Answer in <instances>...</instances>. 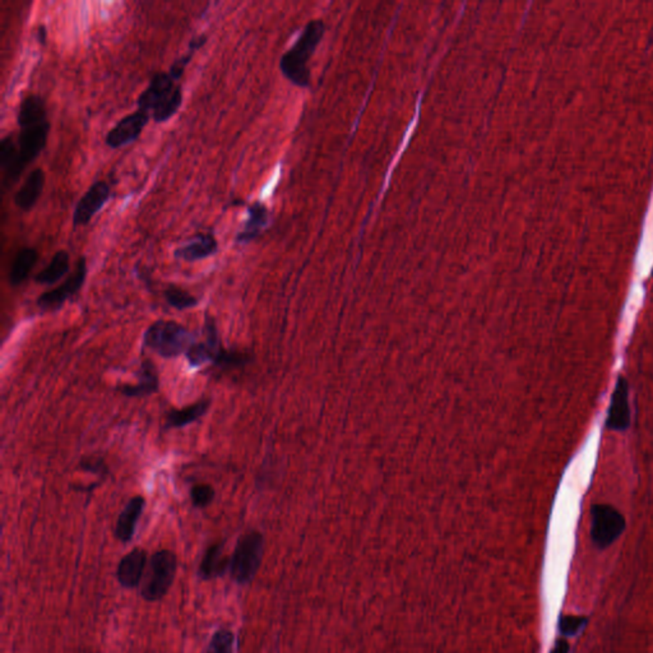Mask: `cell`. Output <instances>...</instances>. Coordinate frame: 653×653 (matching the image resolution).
Returning a JSON list of instances; mask_svg holds the SVG:
<instances>
[{"label": "cell", "mask_w": 653, "mask_h": 653, "mask_svg": "<svg viewBox=\"0 0 653 653\" xmlns=\"http://www.w3.org/2000/svg\"><path fill=\"white\" fill-rule=\"evenodd\" d=\"M137 105L138 109L150 113L155 122H169L183 105V88L169 72H157L140 95Z\"/></svg>", "instance_id": "1"}, {"label": "cell", "mask_w": 653, "mask_h": 653, "mask_svg": "<svg viewBox=\"0 0 653 653\" xmlns=\"http://www.w3.org/2000/svg\"><path fill=\"white\" fill-rule=\"evenodd\" d=\"M194 336L183 324L175 320H157L151 324L143 336V345L162 359H175L187 354Z\"/></svg>", "instance_id": "2"}, {"label": "cell", "mask_w": 653, "mask_h": 653, "mask_svg": "<svg viewBox=\"0 0 653 653\" xmlns=\"http://www.w3.org/2000/svg\"><path fill=\"white\" fill-rule=\"evenodd\" d=\"M323 35V22L314 21L306 26L303 35L291 49L282 56L280 68L287 80L293 85L305 87L309 85V72L306 63L312 56L318 41Z\"/></svg>", "instance_id": "3"}, {"label": "cell", "mask_w": 653, "mask_h": 653, "mask_svg": "<svg viewBox=\"0 0 653 653\" xmlns=\"http://www.w3.org/2000/svg\"><path fill=\"white\" fill-rule=\"evenodd\" d=\"M264 538L259 532H246L239 538L230 558V575L238 585H248L254 580L262 564Z\"/></svg>", "instance_id": "4"}, {"label": "cell", "mask_w": 653, "mask_h": 653, "mask_svg": "<svg viewBox=\"0 0 653 653\" xmlns=\"http://www.w3.org/2000/svg\"><path fill=\"white\" fill-rule=\"evenodd\" d=\"M177 569L175 553L166 549L156 551L150 559L148 572L141 590L142 597L148 602H156L165 597L175 580Z\"/></svg>", "instance_id": "5"}, {"label": "cell", "mask_w": 653, "mask_h": 653, "mask_svg": "<svg viewBox=\"0 0 653 653\" xmlns=\"http://www.w3.org/2000/svg\"><path fill=\"white\" fill-rule=\"evenodd\" d=\"M625 518L610 504H595L591 508V538L598 549H606L623 535Z\"/></svg>", "instance_id": "6"}, {"label": "cell", "mask_w": 653, "mask_h": 653, "mask_svg": "<svg viewBox=\"0 0 653 653\" xmlns=\"http://www.w3.org/2000/svg\"><path fill=\"white\" fill-rule=\"evenodd\" d=\"M49 120L43 122H30L19 125V177L25 171L26 167L30 165L33 160H36L40 153L43 152L46 146L48 137L50 132Z\"/></svg>", "instance_id": "7"}, {"label": "cell", "mask_w": 653, "mask_h": 653, "mask_svg": "<svg viewBox=\"0 0 653 653\" xmlns=\"http://www.w3.org/2000/svg\"><path fill=\"white\" fill-rule=\"evenodd\" d=\"M85 277H87V261L85 256H80L73 273L69 276L61 286L41 293L37 298L36 305L43 312L59 310L68 300L72 299L74 295L80 293V288L85 285Z\"/></svg>", "instance_id": "8"}, {"label": "cell", "mask_w": 653, "mask_h": 653, "mask_svg": "<svg viewBox=\"0 0 653 653\" xmlns=\"http://www.w3.org/2000/svg\"><path fill=\"white\" fill-rule=\"evenodd\" d=\"M150 119L151 114L141 109L124 116L105 137L106 146L111 150H119L137 141L141 137L143 129L146 128Z\"/></svg>", "instance_id": "9"}, {"label": "cell", "mask_w": 653, "mask_h": 653, "mask_svg": "<svg viewBox=\"0 0 653 653\" xmlns=\"http://www.w3.org/2000/svg\"><path fill=\"white\" fill-rule=\"evenodd\" d=\"M111 198L110 185L98 180L92 184L74 207L72 224L74 227L87 226Z\"/></svg>", "instance_id": "10"}, {"label": "cell", "mask_w": 653, "mask_h": 653, "mask_svg": "<svg viewBox=\"0 0 653 653\" xmlns=\"http://www.w3.org/2000/svg\"><path fill=\"white\" fill-rule=\"evenodd\" d=\"M632 416L629 406V385L624 375H619L615 383V388L611 396L610 407L607 411L606 429L611 432L623 433L630 427Z\"/></svg>", "instance_id": "11"}, {"label": "cell", "mask_w": 653, "mask_h": 653, "mask_svg": "<svg viewBox=\"0 0 653 653\" xmlns=\"http://www.w3.org/2000/svg\"><path fill=\"white\" fill-rule=\"evenodd\" d=\"M219 251V241L211 232L197 234L189 243L179 246L174 251V256L184 262L194 263L207 259Z\"/></svg>", "instance_id": "12"}, {"label": "cell", "mask_w": 653, "mask_h": 653, "mask_svg": "<svg viewBox=\"0 0 653 653\" xmlns=\"http://www.w3.org/2000/svg\"><path fill=\"white\" fill-rule=\"evenodd\" d=\"M146 564V550L141 548H135L129 551L127 555L122 556L116 570V578L120 586L128 590L138 586L141 583Z\"/></svg>", "instance_id": "13"}, {"label": "cell", "mask_w": 653, "mask_h": 653, "mask_svg": "<svg viewBox=\"0 0 653 653\" xmlns=\"http://www.w3.org/2000/svg\"><path fill=\"white\" fill-rule=\"evenodd\" d=\"M137 385H122L117 388V391L122 396L129 398H142L155 395L159 391L160 377L157 367L150 359H146L141 362V367L137 372Z\"/></svg>", "instance_id": "14"}, {"label": "cell", "mask_w": 653, "mask_h": 653, "mask_svg": "<svg viewBox=\"0 0 653 653\" xmlns=\"http://www.w3.org/2000/svg\"><path fill=\"white\" fill-rule=\"evenodd\" d=\"M146 508V499L137 495L133 496L130 501L125 504L122 513L119 514L115 526V538L122 543H130V540L135 538L137 525L141 519L143 511Z\"/></svg>", "instance_id": "15"}, {"label": "cell", "mask_w": 653, "mask_h": 653, "mask_svg": "<svg viewBox=\"0 0 653 653\" xmlns=\"http://www.w3.org/2000/svg\"><path fill=\"white\" fill-rule=\"evenodd\" d=\"M45 180L46 177L41 167H36L31 171L14 196V204L19 209L28 212L36 206L37 202L43 194Z\"/></svg>", "instance_id": "16"}, {"label": "cell", "mask_w": 653, "mask_h": 653, "mask_svg": "<svg viewBox=\"0 0 653 653\" xmlns=\"http://www.w3.org/2000/svg\"><path fill=\"white\" fill-rule=\"evenodd\" d=\"M230 570V558L224 554V543L211 545L202 559L198 575L202 580L220 578Z\"/></svg>", "instance_id": "17"}, {"label": "cell", "mask_w": 653, "mask_h": 653, "mask_svg": "<svg viewBox=\"0 0 653 653\" xmlns=\"http://www.w3.org/2000/svg\"><path fill=\"white\" fill-rule=\"evenodd\" d=\"M212 399L211 398H202L196 403L187 406L184 409H170L166 412L165 427L166 430L171 429H180L198 422L201 417L206 415L211 407Z\"/></svg>", "instance_id": "18"}, {"label": "cell", "mask_w": 653, "mask_h": 653, "mask_svg": "<svg viewBox=\"0 0 653 653\" xmlns=\"http://www.w3.org/2000/svg\"><path fill=\"white\" fill-rule=\"evenodd\" d=\"M246 212L248 219L245 221L244 227L235 238L238 244H248L256 240L268 222V209L261 202L251 203L246 207Z\"/></svg>", "instance_id": "19"}, {"label": "cell", "mask_w": 653, "mask_h": 653, "mask_svg": "<svg viewBox=\"0 0 653 653\" xmlns=\"http://www.w3.org/2000/svg\"><path fill=\"white\" fill-rule=\"evenodd\" d=\"M0 164L4 171V187H12L19 179V146L12 135H8L0 142Z\"/></svg>", "instance_id": "20"}, {"label": "cell", "mask_w": 653, "mask_h": 653, "mask_svg": "<svg viewBox=\"0 0 653 653\" xmlns=\"http://www.w3.org/2000/svg\"><path fill=\"white\" fill-rule=\"evenodd\" d=\"M38 253L33 248H22L13 259L9 271V283L19 286L28 278L31 271L36 266Z\"/></svg>", "instance_id": "21"}, {"label": "cell", "mask_w": 653, "mask_h": 653, "mask_svg": "<svg viewBox=\"0 0 653 653\" xmlns=\"http://www.w3.org/2000/svg\"><path fill=\"white\" fill-rule=\"evenodd\" d=\"M70 258L67 251H56L49 264L37 273L35 281L40 285H54L69 272Z\"/></svg>", "instance_id": "22"}, {"label": "cell", "mask_w": 653, "mask_h": 653, "mask_svg": "<svg viewBox=\"0 0 653 653\" xmlns=\"http://www.w3.org/2000/svg\"><path fill=\"white\" fill-rule=\"evenodd\" d=\"M48 120L46 106L45 101L38 95H27L19 104L17 122L19 125L30 124V122H43Z\"/></svg>", "instance_id": "23"}, {"label": "cell", "mask_w": 653, "mask_h": 653, "mask_svg": "<svg viewBox=\"0 0 653 653\" xmlns=\"http://www.w3.org/2000/svg\"><path fill=\"white\" fill-rule=\"evenodd\" d=\"M164 298H165L166 303L169 305L172 306L177 310H180V312L193 309V308H196L199 304V301H198L196 296H193L192 293L185 291L180 287L175 286V285H170V286L166 287L165 291H164Z\"/></svg>", "instance_id": "24"}, {"label": "cell", "mask_w": 653, "mask_h": 653, "mask_svg": "<svg viewBox=\"0 0 653 653\" xmlns=\"http://www.w3.org/2000/svg\"><path fill=\"white\" fill-rule=\"evenodd\" d=\"M235 637L231 630L221 628L214 632L208 643L206 653H234Z\"/></svg>", "instance_id": "25"}, {"label": "cell", "mask_w": 653, "mask_h": 653, "mask_svg": "<svg viewBox=\"0 0 653 653\" xmlns=\"http://www.w3.org/2000/svg\"><path fill=\"white\" fill-rule=\"evenodd\" d=\"M214 489L208 484H198L190 488V501L194 508H207L214 499Z\"/></svg>", "instance_id": "26"}, {"label": "cell", "mask_w": 653, "mask_h": 653, "mask_svg": "<svg viewBox=\"0 0 653 653\" xmlns=\"http://www.w3.org/2000/svg\"><path fill=\"white\" fill-rule=\"evenodd\" d=\"M586 624V617H575V615H564V617H560L559 630H560V633H562L563 635L572 637V635L577 634L578 632H580L582 629L585 628Z\"/></svg>", "instance_id": "27"}, {"label": "cell", "mask_w": 653, "mask_h": 653, "mask_svg": "<svg viewBox=\"0 0 653 653\" xmlns=\"http://www.w3.org/2000/svg\"><path fill=\"white\" fill-rule=\"evenodd\" d=\"M194 54H196V51L189 49L187 54H184V56H180L179 59H177V61L172 63L170 70H169V74H170L171 77L177 80V82H179L180 78L183 77L184 72H185L187 67L189 66V63L192 61V59H193V56H194Z\"/></svg>", "instance_id": "28"}, {"label": "cell", "mask_w": 653, "mask_h": 653, "mask_svg": "<svg viewBox=\"0 0 653 653\" xmlns=\"http://www.w3.org/2000/svg\"><path fill=\"white\" fill-rule=\"evenodd\" d=\"M80 467L82 470L85 471V472H91V474H95V475H98V476H103V475L105 476V475L109 472L108 466L105 464L104 459L100 457L85 458V459L80 462Z\"/></svg>", "instance_id": "29"}, {"label": "cell", "mask_w": 653, "mask_h": 653, "mask_svg": "<svg viewBox=\"0 0 653 653\" xmlns=\"http://www.w3.org/2000/svg\"><path fill=\"white\" fill-rule=\"evenodd\" d=\"M206 43H207V36L206 35H199V36L192 38V41L189 43V49L197 51V50L201 49L202 46Z\"/></svg>", "instance_id": "30"}, {"label": "cell", "mask_w": 653, "mask_h": 653, "mask_svg": "<svg viewBox=\"0 0 653 653\" xmlns=\"http://www.w3.org/2000/svg\"><path fill=\"white\" fill-rule=\"evenodd\" d=\"M570 651V647H569V643L564 639H559L556 641L555 646L551 649L550 653H569Z\"/></svg>", "instance_id": "31"}, {"label": "cell", "mask_w": 653, "mask_h": 653, "mask_svg": "<svg viewBox=\"0 0 653 653\" xmlns=\"http://www.w3.org/2000/svg\"><path fill=\"white\" fill-rule=\"evenodd\" d=\"M37 40L40 43H45V41H46V28L43 25L40 26L38 30H37Z\"/></svg>", "instance_id": "32"}]
</instances>
